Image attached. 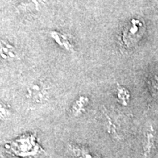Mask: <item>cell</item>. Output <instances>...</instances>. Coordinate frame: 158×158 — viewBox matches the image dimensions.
Returning a JSON list of instances; mask_svg holds the SVG:
<instances>
[{
  "label": "cell",
  "instance_id": "cell-2",
  "mask_svg": "<svg viewBox=\"0 0 158 158\" xmlns=\"http://www.w3.org/2000/svg\"><path fill=\"white\" fill-rule=\"evenodd\" d=\"M156 148V136L152 129L149 130L145 134L144 141L142 145L143 157L147 158L152 155Z\"/></svg>",
  "mask_w": 158,
  "mask_h": 158
},
{
  "label": "cell",
  "instance_id": "cell-4",
  "mask_svg": "<svg viewBox=\"0 0 158 158\" xmlns=\"http://www.w3.org/2000/svg\"><path fill=\"white\" fill-rule=\"evenodd\" d=\"M28 97L32 101L36 102H43L46 98V92L39 86L38 84H34L29 88Z\"/></svg>",
  "mask_w": 158,
  "mask_h": 158
},
{
  "label": "cell",
  "instance_id": "cell-6",
  "mask_svg": "<svg viewBox=\"0 0 158 158\" xmlns=\"http://www.w3.org/2000/svg\"><path fill=\"white\" fill-rule=\"evenodd\" d=\"M118 99L119 102L123 105V106H127L128 100L130 99V94L126 89L122 88H118Z\"/></svg>",
  "mask_w": 158,
  "mask_h": 158
},
{
  "label": "cell",
  "instance_id": "cell-5",
  "mask_svg": "<svg viewBox=\"0 0 158 158\" xmlns=\"http://www.w3.org/2000/svg\"><path fill=\"white\" fill-rule=\"evenodd\" d=\"M88 105V98L86 97H80L76 100L71 108V112L75 116H80L86 110V108Z\"/></svg>",
  "mask_w": 158,
  "mask_h": 158
},
{
  "label": "cell",
  "instance_id": "cell-1",
  "mask_svg": "<svg viewBox=\"0 0 158 158\" xmlns=\"http://www.w3.org/2000/svg\"><path fill=\"white\" fill-rule=\"evenodd\" d=\"M68 150L74 158H102L85 146L71 143L68 144Z\"/></svg>",
  "mask_w": 158,
  "mask_h": 158
},
{
  "label": "cell",
  "instance_id": "cell-3",
  "mask_svg": "<svg viewBox=\"0 0 158 158\" xmlns=\"http://www.w3.org/2000/svg\"><path fill=\"white\" fill-rule=\"evenodd\" d=\"M139 21H132V26L130 27V28L127 29V31H124L123 36H122V40L124 41L127 46L130 45V44L131 43H133L134 41V37H139V34L137 32L140 31V27H141V26L138 27L137 23H138Z\"/></svg>",
  "mask_w": 158,
  "mask_h": 158
}]
</instances>
